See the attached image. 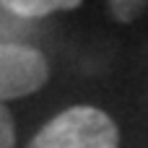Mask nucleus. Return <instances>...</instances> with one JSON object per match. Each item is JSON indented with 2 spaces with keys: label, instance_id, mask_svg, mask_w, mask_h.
<instances>
[{
  "label": "nucleus",
  "instance_id": "obj_3",
  "mask_svg": "<svg viewBox=\"0 0 148 148\" xmlns=\"http://www.w3.org/2000/svg\"><path fill=\"white\" fill-rule=\"evenodd\" d=\"M83 0H0V5L18 18H44L57 10H75Z\"/></svg>",
  "mask_w": 148,
  "mask_h": 148
},
{
  "label": "nucleus",
  "instance_id": "obj_4",
  "mask_svg": "<svg viewBox=\"0 0 148 148\" xmlns=\"http://www.w3.org/2000/svg\"><path fill=\"white\" fill-rule=\"evenodd\" d=\"M107 5L120 23H133L148 8V0H107Z\"/></svg>",
  "mask_w": 148,
  "mask_h": 148
},
{
  "label": "nucleus",
  "instance_id": "obj_2",
  "mask_svg": "<svg viewBox=\"0 0 148 148\" xmlns=\"http://www.w3.org/2000/svg\"><path fill=\"white\" fill-rule=\"evenodd\" d=\"M49 78L47 57L16 42H0V104L39 91Z\"/></svg>",
  "mask_w": 148,
  "mask_h": 148
},
{
  "label": "nucleus",
  "instance_id": "obj_5",
  "mask_svg": "<svg viewBox=\"0 0 148 148\" xmlns=\"http://www.w3.org/2000/svg\"><path fill=\"white\" fill-rule=\"evenodd\" d=\"M16 146V127H13V117L5 109V104H0V148H13Z\"/></svg>",
  "mask_w": 148,
  "mask_h": 148
},
{
  "label": "nucleus",
  "instance_id": "obj_1",
  "mask_svg": "<svg viewBox=\"0 0 148 148\" xmlns=\"http://www.w3.org/2000/svg\"><path fill=\"white\" fill-rule=\"evenodd\" d=\"M120 130L114 120L96 107H70L52 117L29 148H117Z\"/></svg>",
  "mask_w": 148,
  "mask_h": 148
}]
</instances>
